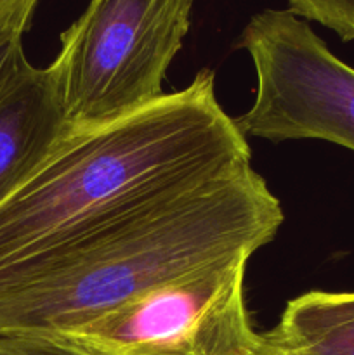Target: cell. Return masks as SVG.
Masks as SVG:
<instances>
[{
  "label": "cell",
  "instance_id": "6da1fadb",
  "mask_svg": "<svg viewBox=\"0 0 354 355\" xmlns=\"http://www.w3.org/2000/svg\"><path fill=\"white\" fill-rule=\"evenodd\" d=\"M252 168L212 69L108 123L68 130L0 203V276L158 198Z\"/></svg>",
  "mask_w": 354,
  "mask_h": 355
},
{
  "label": "cell",
  "instance_id": "7a4b0ae2",
  "mask_svg": "<svg viewBox=\"0 0 354 355\" xmlns=\"http://www.w3.org/2000/svg\"><path fill=\"white\" fill-rule=\"evenodd\" d=\"M280 200L253 168L118 215L0 276V336L75 329L174 279L269 245Z\"/></svg>",
  "mask_w": 354,
  "mask_h": 355
},
{
  "label": "cell",
  "instance_id": "3957f363",
  "mask_svg": "<svg viewBox=\"0 0 354 355\" xmlns=\"http://www.w3.org/2000/svg\"><path fill=\"white\" fill-rule=\"evenodd\" d=\"M194 0H89L47 66L66 123L94 127L165 96L163 80L191 30Z\"/></svg>",
  "mask_w": 354,
  "mask_h": 355
},
{
  "label": "cell",
  "instance_id": "277c9868",
  "mask_svg": "<svg viewBox=\"0 0 354 355\" xmlns=\"http://www.w3.org/2000/svg\"><path fill=\"white\" fill-rule=\"evenodd\" d=\"M250 55L255 97L236 125L246 139H318L354 151V68L288 9L255 12L236 38Z\"/></svg>",
  "mask_w": 354,
  "mask_h": 355
},
{
  "label": "cell",
  "instance_id": "5b68a950",
  "mask_svg": "<svg viewBox=\"0 0 354 355\" xmlns=\"http://www.w3.org/2000/svg\"><path fill=\"white\" fill-rule=\"evenodd\" d=\"M248 257L207 267L52 335L89 355H255L245 300Z\"/></svg>",
  "mask_w": 354,
  "mask_h": 355
},
{
  "label": "cell",
  "instance_id": "8992f818",
  "mask_svg": "<svg viewBox=\"0 0 354 355\" xmlns=\"http://www.w3.org/2000/svg\"><path fill=\"white\" fill-rule=\"evenodd\" d=\"M51 69L24 62L0 87V203L68 134Z\"/></svg>",
  "mask_w": 354,
  "mask_h": 355
},
{
  "label": "cell",
  "instance_id": "52a82bcc",
  "mask_svg": "<svg viewBox=\"0 0 354 355\" xmlns=\"http://www.w3.org/2000/svg\"><path fill=\"white\" fill-rule=\"evenodd\" d=\"M281 355H354V291H309L262 335Z\"/></svg>",
  "mask_w": 354,
  "mask_h": 355
},
{
  "label": "cell",
  "instance_id": "ba28073f",
  "mask_svg": "<svg viewBox=\"0 0 354 355\" xmlns=\"http://www.w3.org/2000/svg\"><path fill=\"white\" fill-rule=\"evenodd\" d=\"M290 12L304 21H314L339 35L344 42L354 40V0H287Z\"/></svg>",
  "mask_w": 354,
  "mask_h": 355
},
{
  "label": "cell",
  "instance_id": "9c48e42d",
  "mask_svg": "<svg viewBox=\"0 0 354 355\" xmlns=\"http://www.w3.org/2000/svg\"><path fill=\"white\" fill-rule=\"evenodd\" d=\"M0 355H89L54 336H0Z\"/></svg>",
  "mask_w": 354,
  "mask_h": 355
},
{
  "label": "cell",
  "instance_id": "30bf717a",
  "mask_svg": "<svg viewBox=\"0 0 354 355\" xmlns=\"http://www.w3.org/2000/svg\"><path fill=\"white\" fill-rule=\"evenodd\" d=\"M40 0H0V35H24Z\"/></svg>",
  "mask_w": 354,
  "mask_h": 355
},
{
  "label": "cell",
  "instance_id": "8fae6325",
  "mask_svg": "<svg viewBox=\"0 0 354 355\" xmlns=\"http://www.w3.org/2000/svg\"><path fill=\"white\" fill-rule=\"evenodd\" d=\"M24 35H0V87L28 61L23 47Z\"/></svg>",
  "mask_w": 354,
  "mask_h": 355
},
{
  "label": "cell",
  "instance_id": "7c38bea8",
  "mask_svg": "<svg viewBox=\"0 0 354 355\" xmlns=\"http://www.w3.org/2000/svg\"><path fill=\"white\" fill-rule=\"evenodd\" d=\"M255 355H281V354H278L276 350L271 349V347L267 345V343L264 342V338H262V342H260V347H259V350H257Z\"/></svg>",
  "mask_w": 354,
  "mask_h": 355
}]
</instances>
